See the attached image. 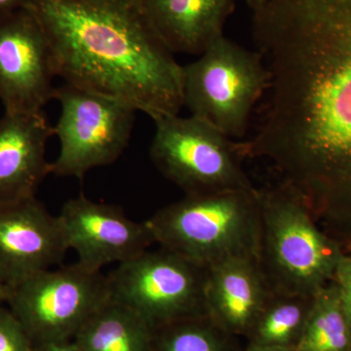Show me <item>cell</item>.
<instances>
[{"label": "cell", "mask_w": 351, "mask_h": 351, "mask_svg": "<svg viewBox=\"0 0 351 351\" xmlns=\"http://www.w3.org/2000/svg\"><path fill=\"white\" fill-rule=\"evenodd\" d=\"M57 217L69 250H75L78 265L90 271L133 260L154 243L145 221L138 223L117 205L83 195L66 201Z\"/></svg>", "instance_id": "obj_11"}, {"label": "cell", "mask_w": 351, "mask_h": 351, "mask_svg": "<svg viewBox=\"0 0 351 351\" xmlns=\"http://www.w3.org/2000/svg\"><path fill=\"white\" fill-rule=\"evenodd\" d=\"M160 329L154 351H230L225 337L230 332L208 315L178 321Z\"/></svg>", "instance_id": "obj_19"}, {"label": "cell", "mask_w": 351, "mask_h": 351, "mask_svg": "<svg viewBox=\"0 0 351 351\" xmlns=\"http://www.w3.org/2000/svg\"><path fill=\"white\" fill-rule=\"evenodd\" d=\"M34 351H83L73 341L34 348Z\"/></svg>", "instance_id": "obj_23"}, {"label": "cell", "mask_w": 351, "mask_h": 351, "mask_svg": "<svg viewBox=\"0 0 351 351\" xmlns=\"http://www.w3.org/2000/svg\"><path fill=\"white\" fill-rule=\"evenodd\" d=\"M297 351H351V328L338 287L328 283L314 297Z\"/></svg>", "instance_id": "obj_18"}, {"label": "cell", "mask_w": 351, "mask_h": 351, "mask_svg": "<svg viewBox=\"0 0 351 351\" xmlns=\"http://www.w3.org/2000/svg\"><path fill=\"white\" fill-rule=\"evenodd\" d=\"M269 85V71L260 53L225 36L195 62L182 66L184 107L233 140L244 137Z\"/></svg>", "instance_id": "obj_5"}, {"label": "cell", "mask_w": 351, "mask_h": 351, "mask_svg": "<svg viewBox=\"0 0 351 351\" xmlns=\"http://www.w3.org/2000/svg\"><path fill=\"white\" fill-rule=\"evenodd\" d=\"M154 122L152 162L186 195L256 189L242 167L239 142L206 120L176 114Z\"/></svg>", "instance_id": "obj_6"}, {"label": "cell", "mask_w": 351, "mask_h": 351, "mask_svg": "<svg viewBox=\"0 0 351 351\" xmlns=\"http://www.w3.org/2000/svg\"><path fill=\"white\" fill-rule=\"evenodd\" d=\"M27 332L12 311L0 306V351H34Z\"/></svg>", "instance_id": "obj_20"}, {"label": "cell", "mask_w": 351, "mask_h": 351, "mask_svg": "<svg viewBox=\"0 0 351 351\" xmlns=\"http://www.w3.org/2000/svg\"><path fill=\"white\" fill-rule=\"evenodd\" d=\"M68 250L59 219L36 197L0 205V280L7 289L59 265Z\"/></svg>", "instance_id": "obj_12"}, {"label": "cell", "mask_w": 351, "mask_h": 351, "mask_svg": "<svg viewBox=\"0 0 351 351\" xmlns=\"http://www.w3.org/2000/svg\"><path fill=\"white\" fill-rule=\"evenodd\" d=\"M207 267V315L230 334L248 335L271 292L257 258H226Z\"/></svg>", "instance_id": "obj_14"}, {"label": "cell", "mask_w": 351, "mask_h": 351, "mask_svg": "<svg viewBox=\"0 0 351 351\" xmlns=\"http://www.w3.org/2000/svg\"><path fill=\"white\" fill-rule=\"evenodd\" d=\"M332 281L338 287L341 304L351 328V249L341 256Z\"/></svg>", "instance_id": "obj_21"}, {"label": "cell", "mask_w": 351, "mask_h": 351, "mask_svg": "<svg viewBox=\"0 0 351 351\" xmlns=\"http://www.w3.org/2000/svg\"><path fill=\"white\" fill-rule=\"evenodd\" d=\"M61 114L54 127L60 152L51 173L82 180L89 171L110 165L125 151L135 108L119 100L64 82L55 88Z\"/></svg>", "instance_id": "obj_9"}, {"label": "cell", "mask_w": 351, "mask_h": 351, "mask_svg": "<svg viewBox=\"0 0 351 351\" xmlns=\"http://www.w3.org/2000/svg\"><path fill=\"white\" fill-rule=\"evenodd\" d=\"M161 248L202 265L255 258L261 241V191L189 195L145 221Z\"/></svg>", "instance_id": "obj_4"}, {"label": "cell", "mask_w": 351, "mask_h": 351, "mask_svg": "<svg viewBox=\"0 0 351 351\" xmlns=\"http://www.w3.org/2000/svg\"><path fill=\"white\" fill-rule=\"evenodd\" d=\"M7 295H8V289H7L3 282L0 280V306L6 304Z\"/></svg>", "instance_id": "obj_26"}, {"label": "cell", "mask_w": 351, "mask_h": 351, "mask_svg": "<svg viewBox=\"0 0 351 351\" xmlns=\"http://www.w3.org/2000/svg\"><path fill=\"white\" fill-rule=\"evenodd\" d=\"M244 351H297V350L294 348H280V346H260L250 343Z\"/></svg>", "instance_id": "obj_24"}, {"label": "cell", "mask_w": 351, "mask_h": 351, "mask_svg": "<svg viewBox=\"0 0 351 351\" xmlns=\"http://www.w3.org/2000/svg\"><path fill=\"white\" fill-rule=\"evenodd\" d=\"M54 135L43 112H6L0 117V205L36 197L51 173L46 145Z\"/></svg>", "instance_id": "obj_13"}, {"label": "cell", "mask_w": 351, "mask_h": 351, "mask_svg": "<svg viewBox=\"0 0 351 351\" xmlns=\"http://www.w3.org/2000/svg\"><path fill=\"white\" fill-rule=\"evenodd\" d=\"M269 1V0H245L247 5L253 11V14L263 9Z\"/></svg>", "instance_id": "obj_25"}, {"label": "cell", "mask_w": 351, "mask_h": 351, "mask_svg": "<svg viewBox=\"0 0 351 351\" xmlns=\"http://www.w3.org/2000/svg\"><path fill=\"white\" fill-rule=\"evenodd\" d=\"M31 0H0V19L21 10L27 8Z\"/></svg>", "instance_id": "obj_22"}, {"label": "cell", "mask_w": 351, "mask_h": 351, "mask_svg": "<svg viewBox=\"0 0 351 351\" xmlns=\"http://www.w3.org/2000/svg\"><path fill=\"white\" fill-rule=\"evenodd\" d=\"M112 299L108 276L77 263L34 274L8 289L6 304L34 348L73 341Z\"/></svg>", "instance_id": "obj_7"}, {"label": "cell", "mask_w": 351, "mask_h": 351, "mask_svg": "<svg viewBox=\"0 0 351 351\" xmlns=\"http://www.w3.org/2000/svg\"><path fill=\"white\" fill-rule=\"evenodd\" d=\"M154 29L173 53L199 56L235 9V0H140Z\"/></svg>", "instance_id": "obj_15"}, {"label": "cell", "mask_w": 351, "mask_h": 351, "mask_svg": "<svg viewBox=\"0 0 351 351\" xmlns=\"http://www.w3.org/2000/svg\"><path fill=\"white\" fill-rule=\"evenodd\" d=\"M156 335V330L140 314L110 299L73 341L83 351H154Z\"/></svg>", "instance_id": "obj_16"}, {"label": "cell", "mask_w": 351, "mask_h": 351, "mask_svg": "<svg viewBox=\"0 0 351 351\" xmlns=\"http://www.w3.org/2000/svg\"><path fill=\"white\" fill-rule=\"evenodd\" d=\"M208 267L165 248L119 263L110 276L113 301L130 307L154 329L207 315Z\"/></svg>", "instance_id": "obj_8"}, {"label": "cell", "mask_w": 351, "mask_h": 351, "mask_svg": "<svg viewBox=\"0 0 351 351\" xmlns=\"http://www.w3.org/2000/svg\"><path fill=\"white\" fill-rule=\"evenodd\" d=\"M56 75L126 101L152 120L184 108L182 66L140 0H31Z\"/></svg>", "instance_id": "obj_2"}, {"label": "cell", "mask_w": 351, "mask_h": 351, "mask_svg": "<svg viewBox=\"0 0 351 351\" xmlns=\"http://www.w3.org/2000/svg\"><path fill=\"white\" fill-rule=\"evenodd\" d=\"M49 43L29 9L0 19V101L6 112H41L56 77Z\"/></svg>", "instance_id": "obj_10"}, {"label": "cell", "mask_w": 351, "mask_h": 351, "mask_svg": "<svg viewBox=\"0 0 351 351\" xmlns=\"http://www.w3.org/2000/svg\"><path fill=\"white\" fill-rule=\"evenodd\" d=\"M314 297L270 292L249 332L250 343L295 348L313 308Z\"/></svg>", "instance_id": "obj_17"}, {"label": "cell", "mask_w": 351, "mask_h": 351, "mask_svg": "<svg viewBox=\"0 0 351 351\" xmlns=\"http://www.w3.org/2000/svg\"><path fill=\"white\" fill-rule=\"evenodd\" d=\"M261 191L258 263L271 292L315 295L331 282L346 248L320 228L298 191L281 184Z\"/></svg>", "instance_id": "obj_3"}, {"label": "cell", "mask_w": 351, "mask_h": 351, "mask_svg": "<svg viewBox=\"0 0 351 351\" xmlns=\"http://www.w3.org/2000/svg\"><path fill=\"white\" fill-rule=\"evenodd\" d=\"M260 52L269 85L252 156L351 246V0H285Z\"/></svg>", "instance_id": "obj_1"}]
</instances>
